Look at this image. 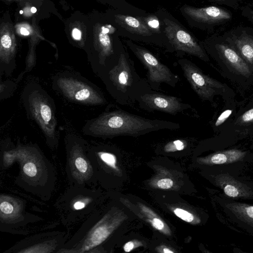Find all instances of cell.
I'll return each instance as SVG.
<instances>
[{
  "label": "cell",
  "mask_w": 253,
  "mask_h": 253,
  "mask_svg": "<svg viewBox=\"0 0 253 253\" xmlns=\"http://www.w3.org/2000/svg\"><path fill=\"white\" fill-rule=\"evenodd\" d=\"M252 14H253V15H252V17H253V11H252Z\"/></svg>",
  "instance_id": "obj_36"
},
{
  "label": "cell",
  "mask_w": 253,
  "mask_h": 253,
  "mask_svg": "<svg viewBox=\"0 0 253 253\" xmlns=\"http://www.w3.org/2000/svg\"><path fill=\"white\" fill-rule=\"evenodd\" d=\"M218 53L238 74L248 77L252 73V67L230 44L218 43L215 45Z\"/></svg>",
  "instance_id": "obj_15"
},
{
  "label": "cell",
  "mask_w": 253,
  "mask_h": 253,
  "mask_svg": "<svg viewBox=\"0 0 253 253\" xmlns=\"http://www.w3.org/2000/svg\"><path fill=\"white\" fill-rule=\"evenodd\" d=\"M148 20L147 23L149 28L152 27L153 28H156V27H159V24L157 19L150 18Z\"/></svg>",
  "instance_id": "obj_29"
},
{
  "label": "cell",
  "mask_w": 253,
  "mask_h": 253,
  "mask_svg": "<svg viewBox=\"0 0 253 253\" xmlns=\"http://www.w3.org/2000/svg\"><path fill=\"white\" fill-rule=\"evenodd\" d=\"M184 148V141L180 139H177L172 142H170L167 144L165 147L166 150L168 151L175 150L181 151L183 150Z\"/></svg>",
  "instance_id": "obj_23"
},
{
  "label": "cell",
  "mask_w": 253,
  "mask_h": 253,
  "mask_svg": "<svg viewBox=\"0 0 253 253\" xmlns=\"http://www.w3.org/2000/svg\"><path fill=\"white\" fill-rule=\"evenodd\" d=\"M37 11V9L35 7H33L32 8H31V11L33 12V13H35Z\"/></svg>",
  "instance_id": "obj_35"
},
{
  "label": "cell",
  "mask_w": 253,
  "mask_h": 253,
  "mask_svg": "<svg viewBox=\"0 0 253 253\" xmlns=\"http://www.w3.org/2000/svg\"><path fill=\"white\" fill-rule=\"evenodd\" d=\"M69 233L53 231L34 235L18 242L7 253H56L62 248Z\"/></svg>",
  "instance_id": "obj_10"
},
{
  "label": "cell",
  "mask_w": 253,
  "mask_h": 253,
  "mask_svg": "<svg viewBox=\"0 0 253 253\" xmlns=\"http://www.w3.org/2000/svg\"><path fill=\"white\" fill-rule=\"evenodd\" d=\"M24 201L20 198L1 194L0 221L1 231L10 232L37 222L41 218L26 211Z\"/></svg>",
  "instance_id": "obj_7"
},
{
  "label": "cell",
  "mask_w": 253,
  "mask_h": 253,
  "mask_svg": "<svg viewBox=\"0 0 253 253\" xmlns=\"http://www.w3.org/2000/svg\"><path fill=\"white\" fill-rule=\"evenodd\" d=\"M253 122V108L247 111L237 120L238 125L248 124Z\"/></svg>",
  "instance_id": "obj_22"
},
{
  "label": "cell",
  "mask_w": 253,
  "mask_h": 253,
  "mask_svg": "<svg viewBox=\"0 0 253 253\" xmlns=\"http://www.w3.org/2000/svg\"><path fill=\"white\" fill-rule=\"evenodd\" d=\"M36 116L44 124H48L52 117V112L50 107L43 102H38L35 105Z\"/></svg>",
  "instance_id": "obj_21"
},
{
  "label": "cell",
  "mask_w": 253,
  "mask_h": 253,
  "mask_svg": "<svg viewBox=\"0 0 253 253\" xmlns=\"http://www.w3.org/2000/svg\"><path fill=\"white\" fill-rule=\"evenodd\" d=\"M64 92L72 99L81 102L102 103L104 100L89 86L78 81L63 79L60 83Z\"/></svg>",
  "instance_id": "obj_13"
},
{
  "label": "cell",
  "mask_w": 253,
  "mask_h": 253,
  "mask_svg": "<svg viewBox=\"0 0 253 253\" xmlns=\"http://www.w3.org/2000/svg\"><path fill=\"white\" fill-rule=\"evenodd\" d=\"M215 2H225L226 0H210Z\"/></svg>",
  "instance_id": "obj_34"
},
{
  "label": "cell",
  "mask_w": 253,
  "mask_h": 253,
  "mask_svg": "<svg viewBox=\"0 0 253 253\" xmlns=\"http://www.w3.org/2000/svg\"><path fill=\"white\" fill-rule=\"evenodd\" d=\"M99 195L94 187L70 185L54 204L62 223L68 227L82 223L97 210Z\"/></svg>",
  "instance_id": "obj_4"
},
{
  "label": "cell",
  "mask_w": 253,
  "mask_h": 253,
  "mask_svg": "<svg viewBox=\"0 0 253 253\" xmlns=\"http://www.w3.org/2000/svg\"><path fill=\"white\" fill-rule=\"evenodd\" d=\"M163 251H164V253H173V252H172V251H170V250H169V249H167V248H165V249H164Z\"/></svg>",
  "instance_id": "obj_33"
},
{
  "label": "cell",
  "mask_w": 253,
  "mask_h": 253,
  "mask_svg": "<svg viewBox=\"0 0 253 253\" xmlns=\"http://www.w3.org/2000/svg\"><path fill=\"white\" fill-rule=\"evenodd\" d=\"M183 11L194 21L202 23L216 24L231 17L228 11L214 6L201 8L186 6L183 8Z\"/></svg>",
  "instance_id": "obj_12"
},
{
  "label": "cell",
  "mask_w": 253,
  "mask_h": 253,
  "mask_svg": "<svg viewBox=\"0 0 253 253\" xmlns=\"http://www.w3.org/2000/svg\"><path fill=\"white\" fill-rule=\"evenodd\" d=\"M139 107L151 112L160 111L171 115L182 114L192 116L194 109L181 98L151 90L141 95L137 101Z\"/></svg>",
  "instance_id": "obj_9"
},
{
  "label": "cell",
  "mask_w": 253,
  "mask_h": 253,
  "mask_svg": "<svg viewBox=\"0 0 253 253\" xmlns=\"http://www.w3.org/2000/svg\"><path fill=\"white\" fill-rule=\"evenodd\" d=\"M226 41L253 69V35L242 31L238 36L228 37Z\"/></svg>",
  "instance_id": "obj_16"
},
{
  "label": "cell",
  "mask_w": 253,
  "mask_h": 253,
  "mask_svg": "<svg viewBox=\"0 0 253 253\" xmlns=\"http://www.w3.org/2000/svg\"><path fill=\"white\" fill-rule=\"evenodd\" d=\"M232 113V110L229 109L226 110L223 112L217 119L215 123V126H218L222 125L231 115Z\"/></svg>",
  "instance_id": "obj_25"
},
{
  "label": "cell",
  "mask_w": 253,
  "mask_h": 253,
  "mask_svg": "<svg viewBox=\"0 0 253 253\" xmlns=\"http://www.w3.org/2000/svg\"><path fill=\"white\" fill-rule=\"evenodd\" d=\"M226 207L238 220L253 228V205L230 202Z\"/></svg>",
  "instance_id": "obj_19"
},
{
  "label": "cell",
  "mask_w": 253,
  "mask_h": 253,
  "mask_svg": "<svg viewBox=\"0 0 253 253\" xmlns=\"http://www.w3.org/2000/svg\"><path fill=\"white\" fill-rule=\"evenodd\" d=\"M116 17L118 23L129 32L145 36L153 34L149 26L142 20L123 14H118Z\"/></svg>",
  "instance_id": "obj_17"
},
{
  "label": "cell",
  "mask_w": 253,
  "mask_h": 253,
  "mask_svg": "<svg viewBox=\"0 0 253 253\" xmlns=\"http://www.w3.org/2000/svg\"><path fill=\"white\" fill-rule=\"evenodd\" d=\"M109 30L102 27L98 35V41L104 55L108 56L114 53L111 39L108 35Z\"/></svg>",
  "instance_id": "obj_20"
},
{
  "label": "cell",
  "mask_w": 253,
  "mask_h": 253,
  "mask_svg": "<svg viewBox=\"0 0 253 253\" xmlns=\"http://www.w3.org/2000/svg\"><path fill=\"white\" fill-rule=\"evenodd\" d=\"M20 172L16 183L25 190L48 200L53 191L56 176L51 163L40 153L30 150L17 151Z\"/></svg>",
  "instance_id": "obj_1"
},
{
  "label": "cell",
  "mask_w": 253,
  "mask_h": 253,
  "mask_svg": "<svg viewBox=\"0 0 253 253\" xmlns=\"http://www.w3.org/2000/svg\"><path fill=\"white\" fill-rule=\"evenodd\" d=\"M96 124V132L104 136H137L162 129L177 130L180 127L178 123L147 119L120 109L105 113Z\"/></svg>",
  "instance_id": "obj_3"
},
{
  "label": "cell",
  "mask_w": 253,
  "mask_h": 253,
  "mask_svg": "<svg viewBox=\"0 0 253 253\" xmlns=\"http://www.w3.org/2000/svg\"><path fill=\"white\" fill-rule=\"evenodd\" d=\"M173 181L169 178H164L159 180L157 182V185L162 189H169L172 187Z\"/></svg>",
  "instance_id": "obj_26"
},
{
  "label": "cell",
  "mask_w": 253,
  "mask_h": 253,
  "mask_svg": "<svg viewBox=\"0 0 253 253\" xmlns=\"http://www.w3.org/2000/svg\"><path fill=\"white\" fill-rule=\"evenodd\" d=\"M174 212L177 216L186 222H190L194 219L192 213L183 209L177 208L174 210Z\"/></svg>",
  "instance_id": "obj_24"
},
{
  "label": "cell",
  "mask_w": 253,
  "mask_h": 253,
  "mask_svg": "<svg viewBox=\"0 0 253 253\" xmlns=\"http://www.w3.org/2000/svg\"><path fill=\"white\" fill-rule=\"evenodd\" d=\"M217 185L230 198L253 199V191L248 186L227 173H220L215 179Z\"/></svg>",
  "instance_id": "obj_14"
},
{
  "label": "cell",
  "mask_w": 253,
  "mask_h": 253,
  "mask_svg": "<svg viewBox=\"0 0 253 253\" xmlns=\"http://www.w3.org/2000/svg\"><path fill=\"white\" fill-rule=\"evenodd\" d=\"M177 62L191 88L203 100H210L224 89L223 84L205 74L192 61L184 58Z\"/></svg>",
  "instance_id": "obj_8"
},
{
  "label": "cell",
  "mask_w": 253,
  "mask_h": 253,
  "mask_svg": "<svg viewBox=\"0 0 253 253\" xmlns=\"http://www.w3.org/2000/svg\"><path fill=\"white\" fill-rule=\"evenodd\" d=\"M20 33L22 35L25 36H27L29 34V31L24 27H22L20 29Z\"/></svg>",
  "instance_id": "obj_32"
},
{
  "label": "cell",
  "mask_w": 253,
  "mask_h": 253,
  "mask_svg": "<svg viewBox=\"0 0 253 253\" xmlns=\"http://www.w3.org/2000/svg\"><path fill=\"white\" fill-rule=\"evenodd\" d=\"M152 223L156 229L159 230H162L164 227L163 221L157 218H153L152 221Z\"/></svg>",
  "instance_id": "obj_28"
},
{
  "label": "cell",
  "mask_w": 253,
  "mask_h": 253,
  "mask_svg": "<svg viewBox=\"0 0 253 253\" xmlns=\"http://www.w3.org/2000/svg\"><path fill=\"white\" fill-rule=\"evenodd\" d=\"M65 171L70 185L94 187L97 179L87 150L72 147L67 152Z\"/></svg>",
  "instance_id": "obj_6"
},
{
  "label": "cell",
  "mask_w": 253,
  "mask_h": 253,
  "mask_svg": "<svg viewBox=\"0 0 253 253\" xmlns=\"http://www.w3.org/2000/svg\"><path fill=\"white\" fill-rule=\"evenodd\" d=\"M164 21L166 35L175 50L209 61L204 48L190 34L173 21L165 19Z\"/></svg>",
  "instance_id": "obj_11"
},
{
  "label": "cell",
  "mask_w": 253,
  "mask_h": 253,
  "mask_svg": "<svg viewBox=\"0 0 253 253\" xmlns=\"http://www.w3.org/2000/svg\"><path fill=\"white\" fill-rule=\"evenodd\" d=\"M126 43L135 56L147 70V81L152 90L159 91L162 84L175 87L179 77L166 65L162 63L151 52L130 41Z\"/></svg>",
  "instance_id": "obj_5"
},
{
  "label": "cell",
  "mask_w": 253,
  "mask_h": 253,
  "mask_svg": "<svg viewBox=\"0 0 253 253\" xmlns=\"http://www.w3.org/2000/svg\"><path fill=\"white\" fill-rule=\"evenodd\" d=\"M111 91L119 104L132 106L140 97L152 90L146 79L141 77L134 63L123 49L108 75Z\"/></svg>",
  "instance_id": "obj_2"
},
{
  "label": "cell",
  "mask_w": 253,
  "mask_h": 253,
  "mask_svg": "<svg viewBox=\"0 0 253 253\" xmlns=\"http://www.w3.org/2000/svg\"><path fill=\"white\" fill-rule=\"evenodd\" d=\"M134 247V244L132 242H128L126 243L124 247V249L125 252H130Z\"/></svg>",
  "instance_id": "obj_31"
},
{
  "label": "cell",
  "mask_w": 253,
  "mask_h": 253,
  "mask_svg": "<svg viewBox=\"0 0 253 253\" xmlns=\"http://www.w3.org/2000/svg\"><path fill=\"white\" fill-rule=\"evenodd\" d=\"M72 36L75 39L79 40L81 38V32L79 29L74 28L72 31Z\"/></svg>",
  "instance_id": "obj_30"
},
{
  "label": "cell",
  "mask_w": 253,
  "mask_h": 253,
  "mask_svg": "<svg viewBox=\"0 0 253 253\" xmlns=\"http://www.w3.org/2000/svg\"><path fill=\"white\" fill-rule=\"evenodd\" d=\"M247 154L246 151L232 149L217 152L206 159V162L212 165H223L242 161Z\"/></svg>",
  "instance_id": "obj_18"
},
{
  "label": "cell",
  "mask_w": 253,
  "mask_h": 253,
  "mask_svg": "<svg viewBox=\"0 0 253 253\" xmlns=\"http://www.w3.org/2000/svg\"><path fill=\"white\" fill-rule=\"evenodd\" d=\"M1 44L6 49L9 48L11 45V39L8 35H3L1 38Z\"/></svg>",
  "instance_id": "obj_27"
}]
</instances>
